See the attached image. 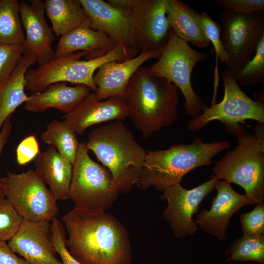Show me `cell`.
I'll return each instance as SVG.
<instances>
[{"mask_svg":"<svg viewBox=\"0 0 264 264\" xmlns=\"http://www.w3.org/2000/svg\"><path fill=\"white\" fill-rule=\"evenodd\" d=\"M221 78L224 85L222 100L191 118L188 129L194 133L217 120L224 124L227 132L232 134L247 120L264 124V103L253 100L245 94L227 70L222 72Z\"/></svg>","mask_w":264,"mask_h":264,"instance_id":"obj_9","label":"cell"},{"mask_svg":"<svg viewBox=\"0 0 264 264\" xmlns=\"http://www.w3.org/2000/svg\"><path fill=\"white\" fill-rule=\"evenodd\" d=\"M178 88L167 80L151 75L141 66L131 78L124 95L129 117L145 138L174 123L178 115Z\"/></svg>","mask_w":264,"mask_h":264,"instance_id":"obj_2","label":"cell"},{"mask_svg":"<svg viewBox=\"0 0 264 264\" xmlns=\"http://www.w3.org/2000/svg\"><path fill=\"white\" fill-rule=\"evenodd\" d=\"M11 116L4 121L0 131V156L2 149L9 140L12 125L11 121ZM0 197H4L2 177H0Z\"/></svg>","mask_w":264,"mask_h":264,"instance_id":"obj_38","label":"cell"},{"mask_svg":"<svg viewBox=\"0 0 264 264\" xmlns=\"http://www.w3.org/2000/svg\"><path fill=\"white\" fill-rule=\"evenodd\" d=\"M2 181L4 197L22 218L35 221H51L56 218L59 212L57 200L35 170L8 172Z\"/></svg>","mask_w":264,"mask_h":264,"instance_id":"obj_10","label":"cell"},{"mask_svg":"<svg viewBox=\"0 0 264 264\" xmlns=\"http://www.w3.org/2000/svg\"><path fill=\"white\" fill-rule=\"evenodd\" d=\"M37 63V58L23 53L16 66L0 84V131L5 120L16 109L28 101L25 93V74L30 66Z\"/></svg>","mask_w":264,"mask_h":264,"instance_id":"obj_24","label":"cell"},{"mask_svg":"<svg viewBox=\"0 0 264 264\" xmlns=\"http://www.w3.org/2000/svg\"><path fill=\"white\" fill-rule=\"evenodd\" d=\"M137 49L117 45L105 56L90 60H82L86 53L78 51L55 58L47 63L29 68L25 74V89L32 93L45 90L49 85L59 82L83 85L96 92L94 73L103 64L111 61L123 62L138 55Z\"/></svg>","mask_w":264,"mask_h":264,"instance_id":"obj_6","label":"cell"},{"mask_svg":"<svg viewBox=\"0 0 264 264\" xmlns=\"http://www.w3.org/2000/svg\"><path fill=\"white\" fill-rule=\"evenodd\" d=\"M62 221L66 249L81 264H131L128 232L113 215L74 207L64 215Z\"/></svg>","mask_w":264,"mask_h":264,"instance_id":"obj_1","label":"cell"},{"mask_svg":"<svg viewBox=\"0 0 264 264\" xmlns=\"http://www.w3.org/2000/svg\"><path fill=\"white\" fill-rule=\"evenodd\" d=\"M164 47L142 51L136 56L123 62L111 61L102 65L93 76L97 99L103 101L113 96L124 97L129 81L138 68L150 59H158Z\"/></svg>","mask_w":264,"mask_h":264,"instance_id":"obj_19","label":"cell"},{"mask_svg":"<svg viewBox=\"0 0 264 264\" xmlns=\"http://www.w3.org/2000/svg\"><path fill=\"white\" fill-rule=\"evenodd\" d=\"M86 145L110 172L119 192H128L136 185L147 151L122 121L115 120L93 129Z\"/></svg>","mask_w":264,"mask_h":264,"instance_id":"obj_4","label":"cell"},{"mask_svg":"<svg viewBox=\"0 0 264 264\" xmlns=\"http://www.w3.org/2000/svg\"><path fill=\"white\" fill-rule=\"evenodd\" d=\"M207 59L206 53L192 48L171 28L167 43L158 61L147 67L151 75L164 78L180 89L185 99L184 111L192 118L208 107L194 90L191 83L194 67Z\"/></svg>","mask_w":264,"mask_h":264,"instance_id":"obj_7","label":"cell"},{"mask_svg":"<svg viewBox=\"0 0 264 264\" xmlns=\"http://www.w3.org/2000/svg\"><path fill=\"white\" fill-rule=\"evenodd\" d=\"M226 262H256L264 264V235L243 234L234 241L225 252Z\"/></svg>","mask_w":264,"mask_h":264,"instance_id":"obj_28","label":"cell"},{"mask_svg":"<svg viewBox=\"0 0 264 264\" xmlns=\"http://www.w3.org/2000/svg\"><path fill=\"white\" fill-rule=\"evenodd\" d=\"M234 78L242 86H254L264 81V35L260 39L254 56Z\"/></svg>","mask_w":264,"mask_h":264,"instance_id":"obj_30","label":"cell"},{"mask_svg":"<svg viewBox=\"0 0 264 264\" xmlns=\"http://www.w3.org/2000/svg\"><path fill=\"white\" fill-rule=\"evenodd\" d=\"M258 123L255 133H240L238 145L226 152L213 168V176L219 180L236 184L245 191L251 204L264 200V128Z\"/></svg>","mask_w":264,"mask_h":264,"instance_id":"obj_5","label":"cell"},{"mask_svg":"<svg viewBox=\"0 0 264 264\" xmlns=\"http://www.w3.org/2000/svg\"><path fill=\"white\" fill-rule=\"evenodd\" d=\"M218 180L212 175L209 180L192 189H186L179 183L163 192L167 206L163 215L176 238H184L196 234L198 226L193 215L198 211L202 200L215 189Z\"/></svg>","mask_w":264,"mask_h":264,"instance_id":"obj_13","label":"cell"},{"mask_svg":"<svg viewBox=\"0 0 264 264\" xmlns=\"http://www.w3.org/2000/svg\"><path fill=\"white\" fill-rule=\"evenodd\" d=\"M44 9L51 21L52 30L57 37L80 25H89L79 0H46Z\"/></svg>","mask_w":264,"mask_h":264,"instance_id":"obj_25","label":"cell"},{"mask_svg":"<svg viewBox=\"0 0 264 264\" xmlns=\"http://www.w3.org/2000/svg\"><path fill=\"white\" fill-rule=\"evenodd\" d=\"M86 85L68 86L66 82H59L48 86L44 91L32 93L24 103V109L29 112L42 113L54 108L65 113L71 111L91 92Z\"/></svg>","mask_w":264,"mask_h":264,"instance_id":"obj_21","label":"cell"},{"mask_svg":"<svg viewBox=\"0 0 264 264\" xmlns=\"http://www.w3.org/2000/svg\"><path fill=\"white\" fill-rule=\"evenodd\" d=\"M243 234L264 235V203L256 204L251 211L242 213L240 216Z\"/></svg>","mask_w":264,"mask_h":264,"instance_id":"obj_33","label":"cell"},{"mask_svg":"<svg viewBox=\"0 0 264 264\" xmlns=\"http://www.w3.org/2000/svg\"><path fill=\"white\" fill-rule=\"evenodd\" d=\"M167 0H109L111 5L132 10L134 43L140 52L164 47L171 27L166 15Z\"/></svg>","mask_w":264,"mask_h":264,"instance_id":"obj_12","label":"cell"},{"mask_svg":"<svg viewBox=\"0 0 264 264\" xmlns=\"http://www.w3.org/2000/svg\"><path fill=\"white\" fill-rule=\"evenodd\" d=\"M128 117L129 114L124 96H113L100 101L92 91L71 111L65 114L63 121L76 134L82 135L93 125L109 121H123Z\"/></svg>","mask_w":264,"mask_h":264,"instance_id":"obj_17","label":"cell"},{"mask_svg":"<svg viewBox=\"0 0 264 264\" xmlns=\"http://www.w3.org/2000/svg\"><path fill=\"white\" fill-rule=\"evenodd\" d=\"M22 218L10 201L0 197V241H9L16 234Z\"/></svg>","mask_w":264,"mask_h":264,"instance_id":"obj_31","label":"cell"},{"mask_svg":"<svg viewBox=\"0 0 264 264\" xmlns=\"http://www.w3.org/2000/svg\"><path fill=\"white\" fill-rule=\"evenodd\" d=\"M20 2L0 0V44H23L25 34L22 28Z\"/></svg>","mask_w":264,"mask_h":264,"instance_id":"obj_27","label":"cell"},{"mask_svg":"<svg viewBox=\"0 0 264 264\" xmlns=\"http://www.w3.org/2000/svg\"><path fill=\"white\" fill-rule=\"evenodd\" d=\"M41 138L44 143L53 147L73 165L80 142L76 133L63 121L54 119L48 123Z\"/></svg>","mask_w":264,"mask_h":264,"instance_id":"obj_26","label":"cell"},{"mask_svg":"<svg viewBox=\"0 0 264 264\" xmlns=\"http://www.w3.org/2000/svg\"><path fill=\"white\" fill-rule=\"evenodd\" d=\"M215 3L236 14L248 15L264 12V0H216Z\"/></svg>","mask_w":264,"mask_h":264,"instance_id":"obj_34","label":"cell"},{"mask_svg":"<svg viewBox=\"0 0 264 264\" xmlns=\"http://www.w3.org/2000/svg\"><path fill=\"white\" fill-rule=\"evenodd\" d=\"M117 45L105 33L92 29L88 24H84L61 37L54 57L84 51L85 60H90L105 56Z\"/></svg>","mask_w":264,"mask_h":264,"instance_id":"obj_20","label":"cell"},{"mask_svg":"<svg viewBox=\"0 0 264 264\" xmlns=\"http://www.w3.org/2000/svg\"><path fill=\"white\" fill-rule=\"evenodd\" d=\"M0 264H29L17 256L6 242L0 241Z\"/></svg>","mask_w":264,"mask_h":264,"instance_id":"obj_37","label":"cell"},{"mask_svg":"<svg viewBox=\"0 0 264 264\" xmlns=\"http://www.w3.org/2000/svg\"><path fill=\"white\" fill-rule=\"evenodd\" d=\"M89 26L111 38L117 45L135 49L134 15L132 10L114 6L103 0H79Z\"/></svg>","mask_w":264,"mask_h":264,"instance_id":"obj_14","label":"cell"},{"mask_svg":"<svg viewBox=\"0 0 264 264\" xmlns=\"http://www.w3.org/2000/svg\"><path fill=\"white\" fill-rule=\"evenodd\" d=\"M20 11L25 30L23 53L35 56L39 65L48 63L55 57L52 45L55 37L45 19L44 1H21Z\"/></svg>","mask_w":264,"mask_h":264,"instance_id":"obj_16","label":"cell"},{"mask_svg":"<svg viewBox=\"0 0 264 264\" xmlns=\"http://www.w3.org/2000/svg\"><path fill=\"white\" fill-rule=\"evenodd\" d=\"M39 143L33 135L27 136L18 145L16 150V161L22 166L32 161L40 153Z\"/></svg>","mask_w":264,"mask_h":264,"instance_id":"obj_36","label":"cell"},{"mask_svg":"<svg viewBox=\"0 0 264 264\" xmlns=\"http://www.w3.org/2000/svg\"><path fill=\"white\" fill-rule=\"evenodd\" d=\"M51 239L62 264H81L67 251L65 244L66 233L63 223L54 218L51 221Z\"/></svg>","mask_w":264,"mask_h":264,"instance_id":"obj_35","label":"cell"},{"mask_svg":"<svg viewBox=\"0 0 264 264\" xmlns=\"http://www.w3.org/2000/svg\"><path fill=\"white\" fill-rule=\"evenodd\" d=\"M166 15L171 28L179 38L199 48L209 45L199 13L188 4L179 0H167Z\"/></svg>","mask_w":264,"mask_h":264,"instance_id":"obj_23","label":"cell"},{"mask_svg":"<svg viewBox=\"0 0 264 264\" xmlns=\"http://www.w3.org/2000/svg\"><path fill=\"white\" fill-rule=\"evenodd\" d=\"M8 244L29 264H62L56 256L50 221H35L22 218L18 231Z\"/></svg>","mask_w":264,"mask_h":264,"instance_id":"obj_15","label":"cell"},{"mask_svg":"<svg viewBox=\"0 0 264 264\" xmlns=\"http://www.w3.org/2000/svg\"><path fill=\"white\" fill-rule=\"evenodd\" d=\"M35 172L57 200L67 199L72 164L52 146L40 152L34 160Z\"/></svg>","mask_w":264,"mask_h":264,"instance_id":"obj_22","label":"cell"},{"mask_svg":"<svg viewBox=\"0 0 264 264\" xmlns=\"http://www.w3.org/2000/svg\"><path fill=\"white\" fill-rule=\"evenodd\" d=\"M221 38L229 54L227 70L234 77L255 54L264 35V12L236 14L222 9Z\"/></svg>","mask_w":264,"mask_h":264,"instance_id":"obj_11","label":"cell"},{"mask_svg":"<svg viewBox=\"0 0 264 264\" xmlns=\"http://www.w3.org/2000/svg\"><path fill=\"white\" fill-rule=\"evenodd\" d=\"M86 143L80 142L67 199L75 207L106 211L117 198L119 191L109 170L90 157Z\"/></svg>","mask_w":264,"mask_h":264,"instance_id":"obj_8","label":"cell"},{"mask_svg":"<svg viewBox=\"0 0 264 264\" xmlns=\"http://www.w3.org/2000/svg\"><path fill=\"white\" fill-rule=\"evenodd\" d=\"M200 22L204 33L213 45L216 55V67L215 71V88L214 97H216L217 88L219 83L218 61L227 65L229 56L226 50L221 38V26L214 21L207 13H199Z\"/></svg>","mask_w":264,"mask_h":264,"instance_id":"obj_29","label":"cell"},{"mask_svg":"<svg viewBox=\"0 0 264 264\" xmlns=\"http://www.w3.org/2000/svg\"><path fill=\"white\" fill-rule=\"evenodd\" d=\"M229 148L226 140L206 143L197 137L190 144H175L166 150L147 152L136 185L141 190L153 187L164 192L181 183L184 176L191 171L209 167L216 155Z\"/></svg>","mask_w":264,"mask_h":264,"instance_id":"obj_3","label":"cell"},{"mask_svg":"<svg viewBox=\"0 0 264 264\" xmlns=\"http://www.w3.org/2000/svg\"><path fill=\"white\" fill-rule=\"evenodd\" d=\"M23 44H0V84L14 69L24 52Z\"/></svg>","mask_w":264,"mask_h":264,"instance_id":"obj_32","label":"cell"},{"mask_svg":"<svg viewBox=\"0 0 264 264\" xmlns=\"http://www.w3.org/2000/svg\"><path fill=\"white\" fill-rule=\"evenodd\" d=\"M215 189L217 194L212 199L210 210L202 209L195 222L203 231L223 241L233 215L243 206L251 204L244 195L238 193L224 180H219Z\"/></svg>","mask_w":264,"mask_h":264,"instance_id":"obj_18","label":"cell"}]
</instances>
